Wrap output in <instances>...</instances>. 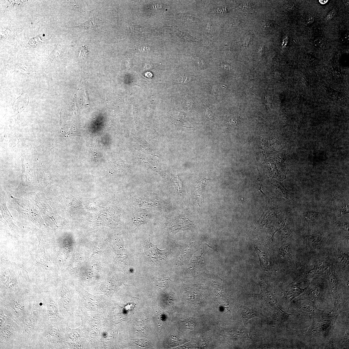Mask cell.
<instances>
[{
    "label": "cell",
    "instance_id": "6da1fadb",
    "mask_svg": "<svg viewBox=\"0 0 349 349\" xmlns=\"http://www.w3.org/2000/svg\"><path fill=\"white\" fill-rule=\"evenodd\" d=\"M145 254L151 259L160 261L165 257V250H160L157 245H154L150 242H147L144 246Z\"/></svg>",
    "mask_w": 349,
    "mask_h": 349
},
{
    "label": "cell",
    "instance_id": "7a4b0ae2",
    "mask_svg": "<svg viewBox=\"0 0 349 349\" xmlns=\"http://www.w3.org/2000/svg\"><path fill=\"white\" fill-rule=\"evenodd\" d=\"M207 179H204L196 182L194 187V194L199 205H202L204 200V194L205 187L207 182Z\"/></svg>",
    "mask_w": 349,
    "mask_h": 349
},
{
    "label": "cell",
    "instance_id": "3957f363",
    "mask_svg": "<svg viewBox=\"0 0 349 349\" xmlns=\"http://www.w3.org/2000/svg\"><path fill=\"white\" fill-rule=\"evenodd\" d=\"M323 237L319 234H314L308 236L306 242L308 246L312 250L320 249L322 245Z\"/></svg>",
    "mask_w": 349,
    "mask_h": 349
},
{
    "label": "cell",
    "instance_id": "277c9868",
    "mask_svg": "<svg viewBox=\"0 0 349 349\" xmlns=\"http://www.w3.org/2000/svg\"><path fill=\"white\" fill-rule=\"evenodd\" d=\"M240 314L242 320L245 325V323L248 321L255 317H260V313L254 310L250 309L245 306L240 307Z\"/></svg>",
    "mask_w": 349,
    "mask_h": 349
},
{
    "label": "cell",
    "instance_id": "5b68a950",
    "mask_svg": "<svg viewBox=\"0 0 349 349\" xmlns=\"http://www.w3.org/2000/svg\"><path fill=\"white\" fill-rule=\"evenodd\" d=\"M334 203V207L338 217H341L344 215L348 213L349 204L341 200H335Z\"/></svg>",
    "mask_w": 349,
    "mask_h": 349
},
{
    "label": "cell",
    "instance_id": "8992f818",
    "mask_svg": "<svg viewBox=\"0 0 349 349\" xmlns=\"http://www.w3.org/2000/svg\"><path fill=\"white\" fill-rule=\"evenodd\" d=\"M102 22L99 19L94 18H91L82 24L77 26L84 30L99 27Z\"/></svg>",
    "mask_w": 349,
    "mask_h": 349
},
{
    "label": "cell",
    "instance_id": "52a82bcc",
    "mask_svg": "<svg viewBox=\"0 0 349 349\" xmlns=\"http://www.w3.org/2000/svg\"><path fill=\"white\" fill-rule=\"evenodd\" d=\"M302 218L308 222H314L319 219L320 214L318 212L312 210L305 211L302 214Z\"/></svg>",
    "mask_w": 349,
    "mask_h": 349
},
{
    "label": "cell",
    "instance_id": "ba28073f",
    "mask_svg": "<svg viewBox=\"0 0 349 349\" xmlns=\"http://www.w3.org/2000/svg\"><path fill=\"white\" fill-rule=\"evenodd\" d=\"M254 247L257 251L258 257H259L261 265L265 269L267 270L269 267V263L265 258V257L267 256L266 254L264 252L261 251L260 250L258 249L257 247L254 246Z\"/></svg>",
    "mask_w": 349,
    "mask_h": 349
},
{
    "label": "cell",
    "instance_id": "9c48e42d",
    "mask_svg": "<svg viewBox=\"0 0 349 349\" xmlns=\"http://www.w3.org/2000/svg\"><path fill=\"white\" fill-rule=\"evenodd\" d=\"M174 29L175 32L177 34L180 36L183 40L188 41H191V42H197V39L191 35L189 34L181 32L176 28H175Z\"/></svg>",
    "mask_w": 349,
    "mask_h": 349
},
{
    "label": "cell",
    "instance_id": "30bf717a",
    "mask_svg": "<svg viewBox=\"0 0 349 349\" xmlns=\"http://www.w3.org/2000/svg\"><path fill=\"white\" fill-rule=\"evenodd\" d=\"M338 261L339 265L342 268L346 267L349 264L348 254L345 253L340 254L338 257Z\"/></svg>",
    "mask_w": 349,
    "mask_h": 349
},
{
    "label": "cell",
    "instance_id": "8fae6325",
    "mask_svg": "<svg viewBox=\"0 0 349 349\" xmlns=\"http://www.w3.org/2000/svg\"><path fill=\"white\" fill-rule=\"evenodd\" d=\"M335 225L341 230L348 231L349 222L343 219H340L335 222Z\"/></svg>",
    "mask_w": 349,
    "mask_h": 349
},
{
    "label": "cell",
    "instance_id": "7c38bea8",
    "mask_svg": "<svg viewBox=\"0 0 349 349\" xmlns=\"http://www.w3.org/2000/svg\"><path fill=\"white\" fill-rule=\"evenodd\" d=\"M329 280L331 286L333 290H335L337 288V280L335 274L333 273L330 274L329 277Z\"/></svg>",
    "mask_w": 349,
    "mask_h": 349
},
{
    "label": "cell",
    "instance_id": "4fadbf2b",
    "mask_svg": "<svg viewBox=\"0 0 349 349\" xmlns=\"http://www.w3.org/2000/svg\"><path fill=\"white\" fill-rule=\"evenodd\" d=\"M87 46H83L80 49L79 58L80 60H84L87 57L88 54Z\"/></svg>",
    "mask_w": 349,
    "mask_h": 349
},
{
    "label": "cell",
    "instance_id": "5bb4252c",
    "mask_svg": "<svg viewBox=\"0 0 349 349\" xmlns=\"http://www.w3.org/2000/svg\"><path fill=\"white\" fill-rule=\"evenodd\" d=\"M280 254L284 258H288L290 256L291 250L290 248L288 246L282 247L280 250Z\"/></svg>",
    "mask_w": 349,
    "mask_h": 349
},
{
    "label": "cell",
    "instance_id": "9a60e30c",
    "mask_svg": "<svg viewBox=\"0 0 349 349\" xmlns=\"http://www.w3.org/2000/svg\"><path fill=\"white\" fill-rule=\"evenodd\" d=\"M146 325L141 320L138 321L134 325V329L137 332H141L145 329Z\"/></svg>",
    "mask_w": 349,
    "mask_h": 349
},
{
    "label": "cell",
    "instance_id": "2e32d148",
    "mask_svg": "<svg viewBox=\"0 0 349 349\" xmlns=\"http://www.w3.org/2000/svg\"><path fill=\"white\" fill-rule=\"evenodd\" d=\"M228 333L233 337L236 338H241L246 337V336H244L245 335L244 332H239V331L231 330Z\"/></svg>",
    "mask_w": 349,
    "mask_h": 349
},
{
    "label": "cell",
    "instance_id": "e0dca14e",
    "mask_svg": "<svg viewBox=\"0 0 349 349\" xmlns=\"http://www.w3.org/2000/svg\"><path fill=\"white\" fill-rule=\"evenodd\" d=\"M180 17L183 21L186 22H194L196 18L189 15L187 14H181Z\"/></svg>",
    "mask_w": 349,
    "mask_h": 349
},
{
    "label": "cell",
    "instance_id": "ac0fdd59",
    "mask_svg": "<svg viewBox=\"0 0 349 349\" xmlns=\"http://www.w3.org/2000/svg\"><path fill=\"white\" fill-rule=\"evenodd\" d=\"M168 280L163 278H160L157 281V286L160 289H163L166 286Z\"/></svg>",
    "mask_w": 349,
    "mask_h": 349
},
{
    "label": "cell",
    "instance_id": "d6986e66",
    "mask_svg": "<svg viewBox=\"0 0 349 349\" xmlns=\"http://www.w3.org/2000/svg\"><path fill=\"white\" fill-rule=\"evenodd\" d=\"M227 12L226 8L217 7L213 9V12L217 14H223Z\"/></svg>",
    "mask_w": 349,
    "mask_h": 349
},
{
    "label": "cell",
    "instance_id": "ffe728a7",
    "mask_svg": "<svg viewBox=\"0 0 349 349\" xmlns=\"http://www.w3.org/2000/svg\"><path fill=\"white\" fill-rule=\"evenodd\" d=\"M314 44L315 46L316 47L319 48L321 47L323 43L322 41L319 38H317L314 41Z\"/></svg>",
    "mask_w": 349,
    "mask_h": 349
},
{
    "label": "cell",
    "instance_id": "44dd1931",
    "mask_svg": "<svg viewBox=\"0 0 349 349\" xmlns=\"http://www.w3.org/2000/svg\"><path fill=\"white\" fill-rule=\"evenodd\" d=\"M272 24V23L270 20H266L263 23L264 28H267L270 27Z\"/></svg>",
    "mask_w": 349,
    "mask_h": 349
},
{
    "label": "cell",
    "instance_id": "7402d4cb",
    "mask_svg": "<svg viewBox=\"0 0 349 349\" xmlns=\"http://www.w3.org/2000/svg\"><path fill=\"white\" fill-rule=\"evenodd\" d=\"M250 4L249 2H247L243 4L241 8L244 9H247L251 7Z\"/></svg>",
    "mask_w": 349,
    "mask_h": 349
},
{
    "label": "cell",
    "instance_id": "603a6c76",
    "mask_svg": "<svg viewBox=\"0 0 349 349\" xmlns=\"http://www.w3.org/2000/svg\"><path fill=\"white\" fill-rule=\"evenodd\" d=\"M315 20L314 18L312 16H310L308 18L307 22L308 24H311L314 22Z\"/></svg>",
    "mask_w": 349,
    "mask_h": 349
},
{
    "label": "cell",
    "instance_id": "cb8c5ba5",
    "mask_svg": "<svg viewBox=\"0 0 349 349\" xmlns=\"http://www.w3.org/2000/svg\"><path fill=\"white\" fill-rule=\"evenodd\" d=\"M335 12L333 11L330 12L327 16V18L328 20H330L334 17L335 15Z\"/></svg>",
    "mask_w": 349,
    "mask_h": 349
},
{
    "label": "cell",
    "instance_id": "d4e9b609",
    "mask_svg": "<svg viewBox=\"0 0 349 349\" xmlns=\"http://www.w3.org/2000/svg\"><path fill=\"white\" fill-rule=\"evenodd\" d=\"M140 51H149L150 50V48L147 46H144L139 48Z\"/></svg>",
    "mask_w": 349,
    "mask_h": 349
},
{
    "label": "cell",
    "instance_id": "484cf974",
    "mask_svg": "<svg viewBox=\"0 0 349 349\" xmlns=\"http://www.w3.org/2000/svg\"><path fill=\"white\" fill-rule=\"evenodd\" d=\"M293 6V5L291 3L287 4L286 5V9L288 10L291 9Z\"/></svg>",
    "mask_w": 349,
    "mask_h": 349
},
{
    "label": "cell",
    "instance_id": "4316f807",
    "mask_svg": "<svg viewBox=\"0 0 349 349\" xmlns=\"http://www.w3.org/2000/svg\"><path fill=\"white\" fill-rule=\"evenodd\" d=\"M197 61L199 65H201L203 67H204V66H205V65L203 64V63L201 59H200L197 58Z\"/></svg>",
    "mask_w": 349,
    "mask_h": 349
},
{
    "label": "cell",
    "instance_id": "83f0119b",
    "mask_svg": "<svg viewBox=\"0 0 349 349\" xmlns=\"http://www.w3.org/2000/svg\"><path fill=\"white\" fill-rule=\"evenodd\" d=\"M211 28H212V27L211 26V25L210 24L209 25V24L208 25V27H207V31L209 33H211V31H212Z\"/></svg>",
    "mask_w": 349,
    "mask_h": 349
},
{
    "label": "cell",
    "instance_id": "f1b7e54d",
    "mask_svg": "<svg viewBox=\"0 0 349 349\" xmlns=\"http://www.w3.org/2000/svg\"><path fill=\"white\" fill-rule=\"evenodd\" d=\"M319 2L322 4H324L326 3L328 1H323V0H320Z\"/></svg>",
    "mask_w": 349,
    "mask_h": 349
}]
</instances>
